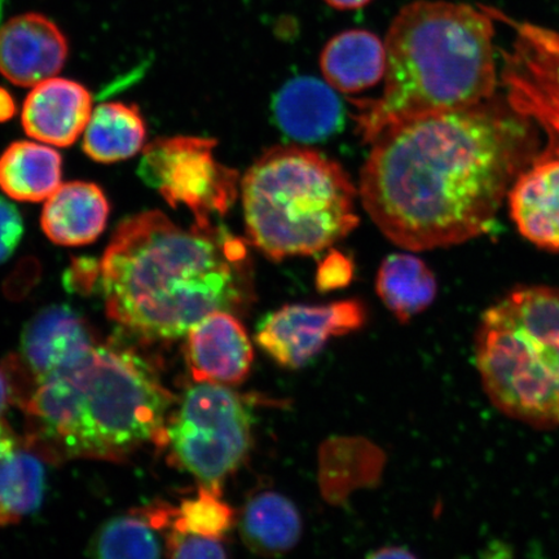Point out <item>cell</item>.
<instances>
[{
    "label": "cell",
    "mask_w": 559,
    "mask_h": 559,
    "mask_svg": "<svg viewBox=\"0 0 559 559\" xmlns=\"http://www.w3.org/2000/svg\"><path fill=\"white\" fill-rule=\"evenodd\" d=\"M365 321V306L358 300L325 306L289 305L261 321L255 340L280 366L296 369L313 359L328 340L359 330Z\"/></svg>",
    "instance_id": "obj_9"
},
{
    "label": "cell",
    "mask_w": 559,
    "mask_h": 559,
    "mask_svg": "<svg viewBox=\"0 0 559 559\" xmlns=\"http://www.w3.org/2000/svg\"><path fill=\"white\" fill-rule=\"evenodd\" d=\"M3 425L4 423L2 421V419H0V428H2Z\"/></svg>",
    "instance_id": "obj_33"
},
{
    "label": "cell",
    "mask_w": 559,
    "mask_h": 559,
    "mask_svg": "<svg viewBox=\"0 0 559 559\" xmlns=\"http://www.w3.org/2000/svg\"><path fill=\"white\" fill-rule=\"evenodd\" d=\"M175 508L153 506L117 516L97 531L88 547L96 558H158L166 555Z\"/></svg>",
    "instance_id": "obj_18"
},
{
    "label": "cell",
    "mask_w": 559,
    "mask_h": 559,
    "mask_svg": "<svg viewBox=\"0 0 559 559\" xmlns=\"http://www.w3.org/2000/svg\"><path fill=\"white\" fill-rule=\"evenodd\" d=\"M240 531L249 549L275 556L295 548L302 533L298 509L285 496L261 492L245 506Z\"/></svg>",
    "instance_id": "obj_21"
},
{
    "label": "cell",
    "mask_w": 559,
    "mask_h": 559,
    "mask_svg": "<svg viewBox=\"0 0 559 559\" xmlns=\"http://www.w3.org/2000/svg\"><path fill=\"white\" fill-rule=\"evenodd\" d=\"M320 68L328 85L345 94L360 93L383 79L386 48L368 31L340 33L321 52Z\"/></svg>",
    "instance_id": "obj_17"
},
{
    "label": "cell",
    "mask_w": 559,
    "mask_h": 559,
    "mask_svg": "<svg viewBox=\"0 0 559 559\" xmlns=\"http://www.w3.org/2000/svg\"><path fill=\"white\" fill-rule=\"evenodd\" d=\"M32 88L21 111L27 136L60 148L73 145L93 115V95L81 83L56 76Z\"/></svg>",
    "instance_id": "obj_13"
},
{
    "label": "cell",
    "mask_w": 559,
    "mask_h": 559,
    "mask_svg": "<svg viewBox=\"0 0 559 559\" xmlns=\"http://www.w3.org/2000/svg\"><path fill=\"white\" fill-rule=\"evenodd\" d=\"M17 105L15 97L12 96L9 90L0 87V123H5L15 117Z\"/></svg>",
    "instance_id": "obj_29"
},
{
    "label": "cell",
    "mask_w": 559,
    "mask_h": 559,
    "mask_svg": "<svg viewBox=\"0 0 559 559\" xmlns=\"http://www.w3.org/2000/svg\"><path fill=\"white\" fill-rule=\"evenodd\" d=\"M175 397L135 353L97 345L75 366L32 384L21 400L29 443L53 459L121 460L165 444Z\"/></svg>",
    "instance_id": "obj_4"
},
{
    "label": "cell",
    "mask_w": 559,
    "mask_h": 559,
    "mask_svg": "<svg viewBox=\"0 0 559 559\" xmlns=\"http://www.w3.org/2000/svg\"><path fill=\"white\" fill-rule=\"evenodd\" d=\"M69 41L53 20L25 12L0 25V75L19 87H34L66 67Z\"/></svg>",
    "instance_id": "obj_11"
},
{
    "label": "cell",
    "mask_w": 559,
    "mask_h": 559,
    "mask_svg": "<svg viewBox=\"0 0 559 559\" xmlns=\"http://www.w3.org/2000/svg\"><path fill=\"white\" fill-rule=\"evenodd\" d=\"M109 212V201L99 186L69 181L46 200L40 226L48 239L60 247H83L99 239Z\"/></svg>",
    "instance_id": "obj_15"
},
{
    "label": "cell",
    "mask_w": 559,
    "mask_h": 559,
    "mask_svg": "<svg viewBox=\"0 0 559 559\" xmlns=\"http://www.w3.org/2000/svg\"><path fill=\"white\" fill-rule=\"evenodd\" d=\"M216 142L195 136L160 138L145 146L138 174L171 207L185 205L194 225L225 216L239 195V173L214 157Z\"/></svg>",
    "instance_id": "obj_8"
},
{
    "label": "cell",
    "mask_w": 559,
    "mask_h": 559,
    "mask_svg": "<svg viewBox=\"0 0 559 559\" xmlns=\"http://www.w3.org/2000/svg\"><path fill=\"white\" fill-rule=\"evenodd\" d=\"M62 158L51 145L15 142L0 156V190L21 202L46 201L58 190Z\"/></svg>",
    "instance_id": "obj_19"
},
{
    "label": "cell",
    "mask_w": 559,
    "mask_h": 559,
    "mask_svg": "<svg viewBox=\"0 0 559 559\" xmlns=\"http://www.w3.org/2000/svg\"><path fill=\"white\" fill-rule=\"evenodd\" d=\"M248 241L272 261L320 253L359 225L356 188L337 163L299 146H276L241 183Z\"/></svg>",
    "instance_id": "obj_5"
},
{
    "label": "cell",
    "mask_w": 559,
    "mask_h": 559,
    "mask_svg": "<svg viewBox=\"0 0 559 559\" xmlns=\"http://www.w3.org/2000/svg\"><path fill=\"white\" fill-rule=\"evenodd\" d=\"M166 556L171 558H226L227 550L221 539L170 528L166 542Z\"/></svg>",
    "instance_id": "obj_25"
},
{
    "label": "cell",
    "mask_w": 559,
    "mask_h": 559,
    "mask_svg": "<svg viewBox=\"0 0 559 559\" xmlns=\"http://www.w3.org/2000/svg\"><path fill=\"white\" fill-rule=\"evenodd\" d=\"M475 366L488 401L537 430L559 428V289L519 286L481 314Z\"/></svg>",
    "instance_id": "obj_6"
},
{
    "label": "cell",
    "mask_w": 559,
    "mask_h": 559,
    "mask_svg": "<svg viewBox=\"0 0 559 559\" xmlns=\"http://www.w3.org/2000/svg\"><path fill=\"white\" fill-rule=\"evenodd\" d=\"M495 27L486 7L418 0L391 23L380 99L355 100L359 135L372 143L391 126L473 107L498 86Z\"/></svg>",
    "instance_id": "obj_3"
},
{
    "label": "cell",
    "mask_w": 559,
    "mask_h": 559,
    "mask_svg": "<svg viewBox=\"0 0 559 559\" xmlns=\"http://www.w3.org/2000/svg\"><path fill=\"white\" fill-rule=\"evenodd\" d=\"M354 274L353 262L338 251H331L319 265L317 284L320 292H331L344 288L352 282Z\"/></svg>",
    "instance_id": "obj_27"
},
{
    "label": "cell",
    "mask_w": 559,
    "mask_h": 559,
    "mask_svg": "<svg viewBox=\"0 0 559 559\" xmlns=\"http://www.w3.org/2000/svg\"><path fill=\"white\" fill-rule=\"evenodd\" d=\"M99 270L109 317L146 338H179L254 298L247 242L214 223L186 229L157 210L117 226Z\"/></svg>",
    "instance_id": "obj_2"
},
{
    "label": "cell",
    "mask_w": 559,
    "mask_h": 559,
    "mask_svg": "<svg viewBox=\"0 0 559 559\" xmlns=\"http://www.w3.org/2000/svg\"><path fill=\"white\" fill-rule=\"evenodd\" d=\"M44 488L45 469L40 460L16 445L0 465V507L12 523L39 508Z\"/></svg>",
    "instance_id": "obj_23"
},
{
    "label": "cell",
    "mask_w": 559,
    "mask_h": 559,
    "mask_svg": "<svg viewBox=\"0 0 559 559\" xmlns=\"http://www.w3.org/2000/svg\"><path fill=\"white\" fill-rule=\"evenodd\" d=\"M234 521V510L222 501L221 493L201 486L194 499L175 509L170 528L223 539Z\"/></svg>",
    "instance_id": "obj_24"
},
{
    "label": "cell",
    "mask_w": 559,
    "mask_h": 559,
    "mask_svg": "<svg viewBox=\"0 0 559 559\" xmlns=\"http://www.w3.org/2000/svg\"><path fill=\"white\" fill-rule=\"evenodd\" d=\"M17 445L15 437L12 436V432L7 425L4 424L2 428H0V465H2V461L15 447ZM12 523L9 515L5 514L2 507H0V526H4V524Z\"/></svg>",
    "instance_id": "obj_28"
},
{
    "label": "cell",
    "mask_w": 559,
    "mask_h": 559,
    "mask_svg": "<svg viewBox=\"0 0 559 559\" xmlns=\"http://www.w3.org/2000/svg\"><path fill=\"white\" fill-rule=\"evenodd\" d=\"M97 345L86 321L72 309L58 306L41 311L25 328L21 355L11 358L12 365L23 370L20 377L26 382L15 393L21 390L24 396L34 382L75 366Z\"/></svg>",
    "instance_id": "obj_10"
},
{
    "label": "cell",
    "mask_w": 559,
    "mask_h": 559,
    "mask_svg": "<svg viewBox=\"0 0 559 559\" xmlns=\"http://www.w3.org/2000/svg\"><path fill=\"white\" fill-rule=\"evenodd\" d=\"M187 360L194 382L241 383L253 365V346L233 312L216 311L187 333Z\"/></svg>",
    "instance_id": "obj_12"
},
{
    "label": "cell",
    "mask_w": 559,
    "mask_h": 559,
    "mask_svg": "<svg viewBox=\"0 0 559 559\" xmlns=\"http://www.w3.org/2000/svg\"><path fill=\"white\" fill-rule=\"evenodd\" d=\"M165 444L175 463L221 493L250 449L249 404L225 384L195 382L167 419Z\"/></svg>",
    "instance_id": "obj_7"
},
{
    "label": "cell",
    "mask_w": 559,
    "mask_h": 559,
    "mask_svg": "<svg viewBox=\"0 0 559 559\" xmlns=\"http://www.w3.org/2000/svg\"><path fill=\"white\" fill-rule=\"evenodd\" d=\"M274 114L280 130L302 143L331 138L344 124V105L331 85L298 76L278 91Z\"/></svg>",
    "instance_id": "obj_16"
},
{
    "label": "cell",
    "mask_w": 559,
    "mask_h": 559,
    "mask_svg": "<svg viewBox=\"0 0 559 559\" xmlns=\"http://www.w3.org/2000/svg\"><path fill=\"white\" fill-rule=\"evenodd\" d=\"M12 389L5 373L0 372V417L3 416L7 408L11 403Z\"/></svg>",
    "instance_id": "obj_31"
},
{
    "label": "cell",
    "mask_w": 559,
    "mask_h": 559,
    "mask_svg": "<svg viewBox=\"0 0 559 559\" xmlns=\"http://www.w3.org/2000/svg\"><path fill=\"white\" fill-rule=\"evenodd\" d=\"M372 144L362 205L391 242L423 251L487 234L539 136L530 116L492 97L391 126Z\"/></svg>",
    "instance_id": "obj_1"
},
{
    "label": "cell",
    "mask_w": 559,
    "mask_h": 559,
    "mask_svg": "<svg viewBox=\"0 0 559 559\" xmlns=\"http://www.w3.org/2000/svg\"><path fill=\"white\" fill-rule=\"evenodd\" d=\"M508 201L524 239L559 251V156H537L510 187Z\"/></svg>",
    "instance_id": "obj_14"
},
{
    "label": "cell",
    "mask_w": 559,
    "mask_h": 559,
    "mask_svg": "<svg viewBox=\"0 0 559 559\" xmlns=\"http://www.w3.org/2000/svg\"><path fill=\"white\" fill-rule=\"evenodd\" d=\"M324 2L334 10L354 11L362 9V7L368 5L372 0H324Z\"/></svg>",
    "instance_id": "obj_30"
},
{
    "label": "cell",
    "mask_w": 559,
    "mask_h": 559,
    "mask_svg": "<svg viewBox=\"0 0 559 559\" xmlns=\"http://www.w3.org/2000/svg\"><path fill=\"white\" fill-rule=\"evenodd\" d=\"M374 558H396V557H412V554L407 550H403L402 548H384L376 554H372Z\"/></svg>",
    "instance_id": "obj_32"
},
{
    "label": "cell",
    "mask_w": 559,
    "mask_h": 559,
    "mask_svg": "<svg viewBox=\"0 0 559 559\" xmlns=\"http://www.w3.org/2000/svg\"><path fill=\"white\" fill-rule=\"evenodd\" d=\"M377 293L401 323H408L435 302L438 282L435 272L418 257L391 254L381 264Z\"/></svg>",
    "instance_id": "obj_22"
},
{
    "label": "cell",
    "mask_w": 559,
    "mask_h": 559,
    "mask_svg": "<svg viewBox=\"0 0 559 559\" xmlns=\"http://www.w3.org/2000/svg\"><path fill=\"white\" fill-rule=\"evenodd\" d=\"M23 235V216L10 201L0 198V264L15 253Z\"/></svg>",
    "instance_id": "obj_26"
},
{
    "label": "cell",
    "mask_w": 559,
    "mask_h": 559,
    "mask_svg": "<svg viewBox=\"0 0 559 559\" xmlns=\"http://www.w3.org/2000/svg\"><path fill=\"white\" fill-rule=\"evenodd\" d=\"M146 126L136 105L105 103L93 110L83 132V152L97 164H116L144 148Z\"/></svg>",
    "instance_id": "obj_20"
}]
</instances>
